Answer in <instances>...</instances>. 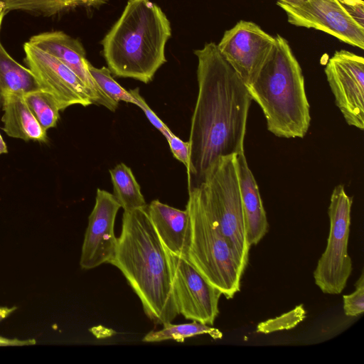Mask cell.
I'll list each match as a JSON object with an SVG mask.
<instances>
[{"mask_svg":"<svg viewBox=\"0 0 364 364\" xmlns=\"http://www.w3.org/2000/svg\"><path fill=\"white\" fill-rule=\"evenodd\" d=\"M198 96L188 139V189L198 186L219 159L245 151L252 98L247 87L213 42L194 51Z\"/></svg>","mask_w":364,"mask_h":364,"instance_id":"6da1fadb","label":"cell"},{"mask_svg":"<svg viewBox=\"0 0 364 364\" xmlns=\"http://www.w3.org/2000/svg\"><path fill=\"white\" fill-rule=\"evenodd\" d=\"M146 208L124 211L121 233L109 264L121 271L146 316L163 326L172 323L178 313L167 251Z\"/></svg>","mask_w":364,"mask_h":364,"instance_id":"7a4b0ae2","label":"cell"},{"mask_svg":"<svg viewBox=\"0 0 364 364\" xmlns=\"http://www.w3.org/2000/svg\"><path fill=\"white\" fill-rule=\"evenodd\" d=\"M171 23L151 0H128L122 14L101 41L111 73L144 83L166 63L165 48Z\"/></svg>","mask_w":364,"mask_h":364,"instance_id":"3957f363","label":"cell"},{"mask_svg":"<svg viewBox=\"0 0 364 364\" xmlns=\"http://www.w3.org/2000/svg\"><path fill=\"white\" fill-rule=\"evenodd\" d=\"M275 39L269 58L247 87L262 109L269 132L280 138H303L311 116L302 70L288 41L279 35Z\"/></svg>","mask_w":364,"mask_h":364,"instance_id":"277c9868","label":"cell"},{"mask_svg":"<svg viewBox=\"0 0 364 364\" xmlns=\"http://www.w3.org/2000/svg\"><path fill=\"white\" fill-rule=\"evenodd\" d=\"M188 190L189 215L185 258L228 299L240 290L243 273L220 228L208 210L198 186Z\"/></svg>","mask_w":364,"mask_h":364,"instance_id":"5b68a950","label":"cell"},{"mask_svg":"<svg viewBox=\"0 0 364 364\" xmlns=\"http://www.w3.org/2000/svg\"><path fill=\"white\" fill-rule=\"evenodd\" d=\"M198 186L244 273L251 245L247 236L235 154L219 159Z\"/></svg>","mask_w":364,"mask_h":364,"instance_id":"8992f818","label":"cell"},{"mask_svg":"<svg viewBox=\"0 0 364 364\" xmlns=\"http://www.w3.org/2000/svg\"><path fill=\"white\" fill-rule=\"evenodd\" d=\"M353 198L342 184L331 193L328 214L330 221L326 247L314 271L315 284L324 294H339L353 271L348 252Z\"/></svg>","mask_w":364,"mask_h":364,"instance_id":"52a82bcc","label":"cell"},{"mask_svg":"<svg viewBox=\"0 0 364 364\" xmlns=\"http://www.w3.org/2000/svg\"><path fill=\"white\" fill-rule=\"evenodd\" d=\"M166 251L178 314L186 319L213 325L219 314L221 291L209 284L185 257Z\"/></svg>","mask_w":364,"mask_h":364,"instance_id":"ba28073f","label":"cell"},{"mask_svg":"<svg viewBox=\"0 0 364 364\" xmlns=\"http://www.w3.org/2000/svg\"><path fill=\"white\" fill-rule=\"evenodd\" d=\"M276 44L275 37L257 24L238 21L226 31L218 48L246 86L258 75Z\"/></svg>","mask_w":364,"mask_h":364,"instance_id":"9c48e42d","label":"cell"},{"mask_svg":"<svg viewBox=\"0 0 364 364\" xmlns=\"http://www.w3.org/2000/svg\"><path fill=\"white\" fill-rule=\"evenodd\" d=\"M324 72L336 105L346 122L364 129V59L346 50L336 51Z\"/></svg>","mask_w":364,"mask_h":364,"instance_id":"30bf717a","label":"cell"},{"mask_svg":"<svg viewBox=\"0 0 364 364\" xmlns=\"http://www.w3.org/2000/svg\"><path fill=\"white\" fill-rule=\"evenodd\" d=\"M23 50L28 68L40 88L53 97L60 111L74 105L87 107L93 104L86 86L61 61L28 41L24 43Z\"/></svg>","mask_w":364,"mask_h":364,"instance_id":"8fae6325","label":"cell"},{"mask_svg":"<svg viewBox=\"0 0 364 364\" xmlns=\"http://www.w3.org/2000/svg\"><path fill=\"white\" fill-rule=\"evenodd\" d=\"M289 23L326 32L341 41L363 49L364 27L359 26L336 0H304L296 4L277 1Z\"/></svg>","mask_w":364,"mask_h":364,"instance_id":"7c38bea8","label":"cell"},{"mask_svg":"<svg viewBox=\"0 0 364 364\" xmlns=\"http://www.w3.org/2000/svg\"><path fill=\"white\" fill-rule=\"evenodd\" d=\"M120 208L113 194L97 188L82 245L80 265L82 269L109 263L113 257L117 242L114 226Z\"/></svg>","mask_w":364,"mask_h":364,"instance_id":"4fadbf2b","label":"cell"},{"mask_svg":"<svg viewBox=\"0 0 364 364\" xmlns=\"http://www.w3.org/2000/svg\"><path fill=\"white\" fill-rule=\"evenodd\" d=\"M28 42L53 55L73 71L86 86L93 104L102 105L112 112L116 110L118 104L102 91L92 77L85 50L78 39L62 31H53L34 35Z\"/></svg>","mask_w":364,"mask_h":364,"instance_id":"5bb4252c","label":"cell"},{"mask_svg":"<svg viewBox=\"0 0 364 364\" xmlns=\"http://www.w3.org/2000/svg\"><path fill=\"white\" fill-rule=\"evenodd\" d=\"M242 205L247 240L256 245L268 232L269 224L256 180L249 168L245 151L235 154Z\"/></svg>","mask_w":364,"mask_h":364,"instance_id":"9a60e30c","label":"cell"},{"mask_svg":"<svg viewBox=\"0 0 364 364\" xmlns=\"http://www.w3.org/2000/svg\"><path fill=\"white\" fill-rule=\"evenodd\" d=\"M146 209L165 248L175 255L184 257L189 231L187 210L171 207L157 199L147 205Z\"/></svg>","mask_w":364,"mask_h":364,"instance_id":"2e32d148","label":"cell"},{"mask_svg":"<svg viewBox=\"0 0 364 364\" xmlns=\"http://www.w3.org/2000/svg\"><path fill=\"white\" fill-rule=\"evenodd\" d=\"M20 93L6 95L2 103L3 130L13 138L46 141L47 134L38 122Z\"/></svg>","mask_w":364,"mask_h":364,"instance_id":"e0dca14e","label":"cell"},{"mask_svg":"<svg viewBox=\"0 0 364 364\" xmlns=\"http://www.w3.org/2000/svg\"><path fill=\"white\" fill-rule=\"evenodd\" d=\"M39 89L33 73L16 61L0 41V105L9 93L24 95Z\"/></svg>","mask_w":364,"mask_h":364,"instance_id":"ac0fdd59","label":"cell"},{"mask_svg":"<svg viewBox=\"0 0 364 364\" xmlns=\"http://www.w3.org/2000/svg\"><path fill=\"white\" fill-rule=\"evenodd\" d=\"M6 12L23 11L36 16H51L78 7L95 8L107 0H1Z\"/></svg>","mask_w":364,"mask_h":364,"instance_id":"d6986e66","label":"cell"},{"mask_svg":"<svg viewBox=\"0 0 364 364\" xmlns=\"http://www.w3.org/2000/svg\"><path fill=\"white\" fill-rule=\"evenodd\" d=\"M109 171L113 185V195L124 211L146 207L140 186L129 167L120 163Z\"/></svg>","mask_w":364,"mask_h":364,"instance_id":"ffe728a7","label":"cell"},{"mask_svg":"<svg viewBox=\"0 0 364 364\" xmlns=\"http://www.w3.org/2000/svg\"><path fill=\"white\" fill-rule=\"evenodd\" d=\"M203 334H208L213 339L223 338V333L218 328L193 321L188 323L164 324L161 330L152 331L146 333L142 338V341L154 343L174 340L176 342L183 343L186 338Z\"/></svg>","mask_w":364,"mask_h":364,"instance_id":"44dd1931","label":"cell"},{"mask_svg":"<svg viewBox=\"0 0 364 364\" xmlns=\"http://www.w3.org/2000/svg\"><path fill=\"white\" fill-rule=\"evenodd\" d=\"M23 97L31 112L44 130L47 131L56 126L60 110L51 95L39 89L27 92Z\"/></svg>","mask_w":364,"mask_h":364,"instance_id":"7402d4cb","label":"cell"},{"mask_svg":"<svg viewBox=\"0 0 364 364\" xmlns=\"http://www.w3.org/2000/svg\"><path fill=\"white\" fill-rule=\"evenodd\" d=\"M88 69L97 85L109 99L117 104L123 101L136 105L135 98L113 78L108 68L103 66L98 68L89 62Z\"/></svg>","mask_w":364,"mask_h":364,"instance_id":"603a6c76","label":"cell"},{"mask_svg":"<svg viewBox=\"0 0 364 364\" xmlns=\"http://www.w3.org/2000/svg\"><path fill=\"white\" fill-rule=\"evenodd\" d=\"M305 316L306 311L303 305L301 304L278 317L259 323L257 327V332L269 333L277 331L289 330L302 321Z\"/></svg>","mask_w":364,"mask_h":364,"instance_id":"cb8c5ba5","label":"cell"},{"mask_svg":"<svg viewBox=\"0 0 364 364\" xmlns=\"http://www.w3.org/2000/svg\"><path fill=\"white\" fill-rule=\"evenodd\" d=\"M353 293L343 295V311L347 316H357L364 312V273L362 272L355 284Z\"/></svg>","mask_w":364,"mask_h":364,"instance_id":"d4e9b609","label":"cell"},{"mask_svg":"<svg viewBox=\"0 0 364 364\" xmlns=\"http://www.w3.org/2000/svg\"><path fill=\"white\" fill-rule=\"evenodd\" d=\"M129 92L136 100V106L139 107L146 116L151 124L156 128L168 140L173 134L169 128L161 120L154 112L148 105L144 99L139 94V88L129 90Z\"/></svg>","mask_w":364,"mask_h":364,"instance_id":"484cf974","label":"cell"},{"mask_svg":"<svg viewBox=\"0 0 364 364\" xmlns=\"http://www.w3.org/2000/svg\"><path fill=\"white\" fill-rule=\"evenodd\" d=\"M173 157L181 161L188 170L190 163L189 144L183 141L174 134L167 140Z\"/></svg>","mask_w":364,"mask_h":364,"instance_id":"4316f807","label":"cell"},{"mask_svg":"<svg viewBox=\"0 0 364 364\" xmlns=\"http://www.w3.org/2000/svg\"><path fill=\"white\" fill-rule=\"evenodd\" d=\"M346 14L359 26L364 27V3L363 0H336Z\"/></svg>","mask_w":364,"mask_h":364,"instance_id":"83f0119b","label":"cell"},{"mask_svg":"<svg viewBox=\"0 0 364 364\" xmlns=\"http://www.w3.org/2000/svg\"><path fill=\"white\" fill-rule=\"evenodd\" d=\"M34 339L29 340H18V339H9L0 336V346H26L35 344Z\"/></svg>","mask_w":364,"mask_h":364,"instance_id":"f1b7e54d","label":"cell"},{"mask_svg":"<svg viewBox=\"0 0 364 364\" xmlns=\"http://www.w3.org/2000/svg\"><path fill=\"white\" fill-rule=\"evenodd\" d=\"M17 309L16 306L7 307V306H1L0 307V321L7 318L10 314H11L14 311Z\"/></svg>","mask_w":364,"mask_h":364,"instance_id":"f546056e","label":"cell"},{"mask_svg":"<svg viewBox=\"0 0 364 364\" xmlns=\"http://www.w3.org/2000/svg\"><path fill=\"white\" fill-rule=\"evenodd\" d=\"M7 152V146L0 134V154H6Z\"/></svg>","mask_w":364,"mask_h":364,"instance_id":"4dcf8cb0","label":"cell"},{"mask_svg":"<svg viewBox=\"0 0 364 364\" xmlns=\"http://www.w3.org/2000/svg\"><path fill=\"white\" fill-rule=\"evenodd\" d=\"M6 10L4 8V4L0 0V29H1V26L3 18H4V15L6 14Z\"/></svg>","mask_w":364,"mask_h":364,"instance_id":"1f68e13d","label":"cell"},{"mask_svg":"<svg viewBox=\"0 0 364 364\" xmlns=\"http://www.w3.org/2000/svg\"><path fill=\"white\" fill-rule=\"evenodd\" d=\"M304 0H278V1L283 2L289 4H296Z\"/></svg>","mask_w":364,"mask_h":364,"instance_id":"d6a6232c","label":"cell"},{"mask_svg":"<svg viewBox=\"0 0 364 364\" xmlns=\"http://www.w3.org/2000/svg\"><path fill=\"white\" fill-rule=\"evenodd\" d=\"M0 107H1V105H0Z\"/></svg>","mask_w":364,"mask_h":364,"instance_id":"836d02e7","label":"cell"}]
</instances>
